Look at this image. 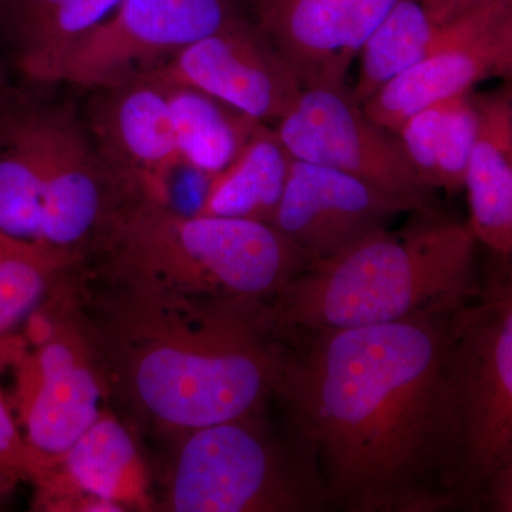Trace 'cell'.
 <instances>
[{
    "label": "cell",
    "mask_w": 512,
    "mask_h": 512,
    "mask_svg": "<svg viewBox=\"0 0 512 512\" xmlns=\"http://www.w3.org/2000/svg\"><path fill=\"white\" fill-rule=\"evenodd\" d=\"M457 309L286 339L275 396L329 507L466 508L450 382Z\"/></svg>",
    "instance_id": "obj_1"
},
{
    "label": "cell",
    "mask_w": 512,
    "mask_h": 512,
    "mask_svg": "<svg viewBox=\"0 0 512 512\" xmlns=\"http://www.w3.org/2000/svg\"><path fill=\"white\" fill-rule=\"evenodd\" d=\"M76 302L110 390L168 437L248 414L275 396L285 346L264 311L107 285ZM77 292V291H76ZM83 303V302H82Z\"/></svg>",
    "instance_id": "obj_2"
},
{
    "label": "cell",
    "mask_w": 512,
    "mask_h": 512,
    "mask_svg": "<svg viewBox=\"0 0 512 512\" xmlns=\"http://www.w3.org/2000/svg\"><path fill=\"white\" fill-rule=\"evenodd\" d=\"M399 234L380 228L312 261L266 303L262 319L281 340L447 312L476 295L477 239L437 214Z\"/></svg>",
    "instance_id": "obj_3"
},
{
    "label": "cell",
    "mask_w": 512,
    "mask_h": 512,
    "mask_svg": "<svg viewBox=\"0 0 512 512\" xmlns=\"http://www.w3.org/2000/svg\"><path fill=\"white\" fill-rule=\"evenodd\" d=\"M109 286L264 311L312 259L264 222L121 202L87 252Z\"/></svg>",
    "instance_id": "obj_4"
},
{
    "label": "cell",
    "mask_w": 512,
    "mask_h": 512,
    "mask_svg": "<svg viewBox=\"0 0 512 512\" xmlns=\"http://www.w3.org/2000/svg\"><path fill=\"white\" fill-rule=\"evenodd\" d=\"M165 464L167 512H312L329 507L315 461L262 413L174 434Z\"/></svg>",
    "instance_id": "obj_5"
},
{
    "label": "cell",
    "mask_w": 512,
    "mask_h": 512,
    "mask_svg": "<svg viewBox=\"0 0 512 512\" xmlns=\"http://www.w3.org/2000/svg\"><path fill=\"white\" fill-rule=\"evenodd\" d=\"M450 382L461 456V490L483 507L488 481L512 467V285L504 259L480 298L467 299L451 326Z\"/></svg>",
    "instance_id": "obj_6"
},
{
    "label": "cell",
    "mask_w": 512,
    "mask_h": 512,
    "mask_svg": "<svg viewBox=\"0 0 512 512\" xmlns=\"http://www.w3.org/2000/svg\"><path fill=\"white\" fill-rule=\"evenodd\" d=\"M16 338L8 365L15 370V409L30 446L60 460L106 410L110 384L92 338L64 292Z\"/></svg>",
    "instance_id": "obj_7"
},
{
    "label": "cell",
    "mask_w": 512,
    "mask_h": 512,
    "mask_svg": "<svg viewBox=\"0 0 512 512\" xmlns=\"http://www.w3.org/2000/svg\"><path fill=\"white\" fill-rule=\"evenodd\" d=\"M276 134L296 160L352 175L416 214H437L433 190L414 170L399 137L366 116L349 89H302Z\"/></svg>",
    "instance_id": "obj_8"
},
{
    "label": "cell",
    "mask_w": 512,
    "mask_h": 512,
    "mask_svg": "<svg viewBox=\"0 0 512 512\" xmlns=\"http://www.w3.org/2000/svg\"><path fill=\"white\" fill-rule=\"evenodd\" d=\"M241 13L239 0H121L74 49L62 82L96 90L156 69Z\"/></svg>",
    "instance_id": "obj_9"
},
{
    "label": "cell",
    "mask_w": 512,
    "mask_h": 512,
    "mask_svg": "<svg viewBox=\"0 0 512 512\" xmlns=\"http://www.w3.org/2000/svg\"><path fill=\"white\" fill-rule=\"evenodd\" d=\"M512 0H491L448 22L446 39L426 59L363 104L377 126L397 133L431 104L473 92L487 79H511Z\"/></svg>",
    "instance_id": "obj_10"
},
{
    "label": "cell",
    "mask_w": 512,
    "mask_h": 512,
    "mask_svg": "<svg viewBox=\"0 0 512 512\" xmlns=\"http://www.w3.org/2000/svg\"><path fill=\"white\" fill-rule=\"evenodd\" d=\"M96 90L84 123L111 177L127 198L171 204L183 163L163 84L143 72Z\"/></svg>",
    "instance_id": "obj_11"
},
{
    "label": "cell",
    "mask_w": 512,
    "mask_h": 512,
    "mask_svg": "<svg viewBox=\"0 0 512 512\" xmlns=\"http://www.w3.org/2000/svg\"><path fill=\"white\" fill-rule=\"evenodd\" d=\"M126 200L97 154L86 123L70 107H47L36 242L86 258Z\"/></svg>",
    "instance_id": "obj_12"
},
{
    "label": "cell",
    "mask_w": 512,
    "mask_h": 512,
    "mask_svg": "<svg viewBox=\"0 0 512 512\" xmlns=\"http://www.w3.org/2000/svg\"><path fill=\"white\" fill-rule=\"evenodd\" d=\"M151 70L265 124L278 123L302 92L284 57L245 12Z\"/></svg>",
    "instance_id": "obj_13"
},
{
    "label": "cell",
    "mask_w": 512,
    "mask_h": 512,
    "mask_svg": "<svg viewBox=\"0 0 512 512\" xmlns=\"http://www.w3.org/2000/svg\"><path fill=\"white\" fill-rule=\"evenodd\" d=\"M399 0H248L249 16L302 89H349L363 43Z\"/></svg>",
    "instance_id": "obj_14"
},
{
    "label": "cell",
    "mask_w": 512,
    "mask_h": 512,
    "mask_svg": "<svg viewBox=\"0 0 512 512\" xmlns=\"http://www.w3.org/2000/svg\"><path fill=\"white\" fill-rule=\"evenodd\" d=\"M402 202L352 175L292 157L271 227L312 261L328 258L386 228Z\"/></svg>",
    "instance_id": "obj_15"
},
{
    "label": "cell",
    "mask_w": 512,
    "mask_h": 512,
    "mask_svg": "<svg viewBox=\"0 0 512 512\" xmlns=\"http://www.w3.org/2000/svg\"><path fill=\"white\" fill-rule=\"evenodd\" d=\"M33 487L37 510H156L150 473L136 437L109 409Z\"/></svg>",
    "instance_id": "obj_16"
},
{
    "label": "cell",
    "mask_w": 512,
    "mask_h": 512,
    "mask_svg": "<svg viewBox=\"0 0 512 512\" xmlns=\"http://www.w3.org/2000/svg\"><path fill=\"white\" fill-rule=\"evenodd\" d=\"M477 133L464 188L470 205L467 227L495 255L512 254V92L474 93Z\"/></svg>",
    "instance_id": "obj_17"
},
{
    "label": "cell",
    "mask_w": 512,
    "mask_h": 512,
    "mask_svg": "<svg viewBox=\"0 0 512 512\" xmlns=\"http://www.w3.org/2000/svg\"><path fill=\"white\" fill-rule=\"evenodd\" d=\"M292 156L268 124H259L231 163L208 177L194 214L271 224Z\"/></svg>",
    "instance_id": "obj_18"
},
{
    "label": "cell",
    "mask_w": 512,
    "mask_h": 512,
    "mask_svg": "<svg viewBox=\"0 0 512 512\" xmlns=\"http://www.w3.org/2000/svg\"><path fill=\"white\" fill-rule=\"evenodd\" d=\"M86 258L0 232V345L83 274Z\"/></svg>",
    "instance_id": "obj_19"
},
{
    "label": "cell",
    "mask_w": 512,
    "mask_h": 512,
    "mask_svg": "<svg viewBox=\"0 0 512 512\" xmlns=\"http://www.w3.org/2000/svg\"><path fill=\"white\" fill-rule=\"evenodd\" d=\"M148 72L163 84L181 163L195 173L221 171L262 124L211 94Z\"/></svg>",
    "instance_id": "obj_20"
},
{
    "label": "cell",
    "mask_w": 512,
    "mask_h": 512,
    "mask_svg": "<svg viewBox=\"0 0 512 512\" xmlns=\"http://www.w3.org/2000/svg\"><path fill=\"white\" fill-rule=\"evenodd\" d=\"M476 133V100L468 92L417 111L396 136L423 183L453 194L464 188Z\"/></svg>",
    "instance_id": "obj_21"
},
{
    "label": "cell",
    "mask_w": 512,
    "mask_h": 512,
    "mask_svg": "<svg viewBox=\"0 0 512 512\" xmlns=\"http://www.w3.org/2000/svg\"><path fill=\"white\" fill-rule=\"evenodd\" d=\"M447 23H437L420 0H399L360 49L353 100L363 106L390 80L412 69L444 42Z\"/></svg>",
    "instance_id": "obj_22"
},
{
    "label": "cell",
    "mask_w": 512,
    "mask_h": 512,
    "mask_svg": "<svg viewBox=\"0 0 512 512\" xmlns=\"http://www.w3.org/2000/svg\"><path fill=\"white\" fill-rule=\"evenodd\" d=\"M121 0H66L18 53L26 77L37 83L62 82L74 49L99 28Z\"/></svg>",
    "instance_id": "obj_23"
},
{
    "label": "cell",
    "mask_w": 512,
    "mask_h": 512,
    "mask_svg": "<svg viewBox=\"0 0 512 512\" xmlns=\"http://www.w3.org/2000/svg\"><path fill=\"white\" fill-rule=\"evenodd\" d=\"M59 460H50L30 446L12 409L0 394V478L35 485Z\"/></svg>",
    "instance_id": "obj_24"
},
{
    "label": "cell",
    "mask_w": 512,
    "mask_h": 512,
    "mask_svg": "<svg viewBox=\"0 0 512 512\" xmlns=\"http://www.w3.org/2000/svg\"><path fill=\"white\" fill-rule=\"evenodd\" d=\"M66 0H0V13L16 55Z\"/></svg>",
    "instance_id": "obj_25"
},
{
    "label": "cell",
    "mask_w": 512,
    "mask_h": 512,
    "mask_svg": "<svg viewBox=\"0 0 512 512\" xmlns=\"http://www.w3.org/2000/svg\"><path fill=\"white\" fill-rule=\"evenodd\" d=\"M437 23H447L491 0H420Z\"/></svg>",
    "instance_id": "obj_26"
},
{
    "label": "cell",
    "mask_w": 512,
    "mask_h": 512,
    "mask_svg": "<svg viewBox=\"0 0 512 512\" xmlns=\"http://www.w3.org/2000/svg\"><path fill=\"white\" fill-rule=\"evenodd\" d=\"M13 339L8 343L0 345V367L8 365L10 346H12Z\"/></svg>",
    "instance_id": "obj_27"
},
{
    "label": "cell",
    "mask_w": 512,
    "mask_h": 512,
    "mask_svg": "<svg viewBox=\"0 0 512 512\" xmlns=\"http://www.w3.org/2000/svg\"><path fill=\"white\" fill-rule=\"evenodd\" d=\"M12 484L15 483H12V481L8 480H2V478H0V497H2L3 494H5L6 488L10 487V485Z\"/></svg>",
    "instance_id": "obj_28"
}]
</instances>
